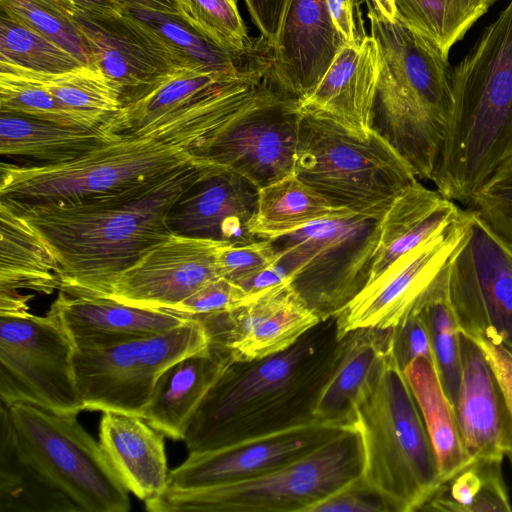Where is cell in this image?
Here are the masks:
<instances>
[{
  "instance_id": "obj_1",
  "label": "cell",
  "mask_w": 512,
  "mask_h": 512,
  "mask_svg": "<svg viewBox=\"0 0 512 512\" xmlns=\"http://www.w3.org/2000/svg\"><path fill=\"white\" fill-rule=\"evenodd\" d=\"M214 164L200 159L111 200L20 215L53 254L61 292L104 298L124 270L174 234L170 211Z\"/></svg>"
},
{
  "instance_id": "obj_2",
  "label": "cell",
  "mask_w": 512,
  "mask_h": 512,
  "mask_svg": "<svg viewBox=\"0 0 512 512\" xmlns=\"http://www.w3.org/2000/svg\"><path fill=\"white\" fill-rule=\"evenodd\" d=\"M342 347L335 315L279 353L231 360L189 422L183 440L188 452L219 449L315 420L314 410Z\"/></svg>"
},
{
  "instance_id": "obj_3",
  "label": "cell",
  "mask_w": 512,
  "mask_h": 512,
  "mask_svg": "<svg viewBox=\"0 0 512 512\" xmlns=\"http://www.w3.org/2000/svg\"><path fill=\"white\" fill-rule=\"evenodd\" d=\"M452 100L431 181L468 207L512 162V0L452 70Z\"/></svg>"
},
{
  "instance_id": "obj_4",
  "label": "cell",
  "mask_w": 512,
  "mask_h": 512,
  "mask_svg": "<svg viewBox=\"0 0 512 512\" xmlns=\"http://www.w3.org/2000/svg\"><path fill=\"white\" fill-rule=\"evenodd\" d=\"M379 52L372 128L431 180L452 112V70L434 42L400 20L369 14Z\"/></svg>"
},
{
  "instance_id": "obj_5",
  "label": "cell",
  "mask_w": 512,
  "mask_h": 512,
  "mask_svg": "<svg viewBox=\"0 0 512 512\" xmlns=\"http://www.w3.org/2000/svg\"><path fill=\"white\" fill-rule=\"evenodd\" d=\"M350 423L361 440L362 482L383 498L390 512L420 511L440 484L439 472L420 410L393 352L360 392Z\"/></svg>"
},
{
  "instance_id": "obj_6",
  "label": "cell",
  "mask_w": 512,
  "mask_h": 512,
  "mask_svg": "<svg viewBox=\"0 0 512 512\" xmlns=\"http://www.w3.org/2000/svg\"><path fill=\"white\" fill-rule=\"evenodd\" d=\"M198 158L186 146L153 136H122L58 164L0 165V203L21 214L114 199L187 167Z\"/></svg>"
},
{
  "instance_id": "obj_7",
  "label": "cell",
  "mask_w": 512,
  "mask_h": 512,
  "mask_svg": "<svg viewBox=\"0 0 512 512\" xmlns=\"http://www.w3.org/2000/svg\"><path fill=\"white\" fill-rule=\"evenodd\" d=\"M293 174L334 206L380 220L418 181L408 162L375 130L357 136L304 111Z\"/></svg>"
},
{
  "instance_id": "obj_8",
  "label": "cell",
  "mask_w": 512,
  "mask_h": 512,
  "mask_svg": "<svg viewBox=\"0 0 512 512\" xmlns=\"http://www.w3.org/2000/svg\"><path fill=\"white\" fill-rule=\"evenodd\" d=\"M363 464L357 430L350 426L306 456L268 473L194 490H167L145 504L151 512H306L358 479Z\"/></svg>"
},
{
  "instance_id": "obj_9",
  "label": "cell",
  "mask_w": 512,
  "mask_h": 512,
  "mask_svg": "<svg viewBox=\"0 0 512 512\" xmlns=\"http://www.w3.org/2000/svg\"><path fill=\"white\" fill-rule=\"evenodd\" d=\"M381 220L352 213L269 239L295 292L320 320L337 315L369 282Z\"/></svg>"
},
{
  "instance_id": "obj_10",
  "label": "cell",
  "mask_w": 512,
  "mask_h": 512,
  "mask_svg": "<svg viewBox=\"0 0 512 512\" xmlns=\"http://www.w3.org/2000/svg\"><path fill=\"white\" fill-rule=\"evenodd\" d=\"M8 408L21 448L80 512L130 510L128 489L77 415L27 403Z\"/></svg>"
},
{
  "instance_id": "obj_11",
  "label": "cell",
  "mask_w": 512,
  "mask_h": 512,
  "mask_svg": "<svg viewBox=\"0 0 512 512\" xmlns=\"http://www.w3.org/2000/svg\"><path fill=\"white\" fill-rule=\"evenodd\" d=\"M161 334L115 345L75 349L73 367L85 410L141 417L160 374L209 340L195 319Z\"/></svg>"
},
{
  "instance_id": "obj_12",
  "label": "cell",
  "mask_w": 512,
  "mask_h": 512,
  "mask_svg": "<svg viewBox=\"0 0 512 512\" xmlns=\"http://www.w3.org/2000/svg\"><path fill=\"white\" fill-rule=\"evenodd\" d=\"M302 114L299 99L279 87L270 68L250 99L192 152L261 189L293 175Z\"/></svg>"
},
{
  "instance_id": "obj_13",
  "label": "cell",
  "mask_w": 512,
  "mask_h": 512,
  "mask_svg": "<svg viewBox=\"0 0 512 512\" xmlns=\"http://www.w3.org/2000/svg\"><path fill=\"white\" fill-rule=\"evenodd\" d=\"M74 346L49 311L0 315V399L78 415L85 410L74 367Z\"/></svg>"
},
{
  "instance_id": "obj_14",
  "label": "cell",
  "mask_w": 512,
  "mask_h": 512,
  "mask_svg": "<svg viewBox=\"0 0 512 512\" xmlns=\"http://www.w3.org/2000/svg\"><path fill=\"white\" fill-rule=\"evenodd\" d=\"M72 17L89 47L92 64L119 88L122 107L182 70L207 69L125 9L106 14L73 11Z\"/></svg>"
},
{
  "instance_id": "obj_15",
  "label": "cell",
  "mask_w": 512,
  "mask_h": 512,
  "mask_svg": "<svg viewBox=\"0 0 512 512\" xmlns=\"http://www.w3.org/2000/svg\"><path fill=\"white\" fill-rule=\"evenodd\" d=\"M450 259L449 294L460 333L491 334L512 349V250L472 210Z\"/></svg>"
},
{
  "instance_id": "obj_16",
  "label": "cell",
  "mask_w": 512,
  "mask_h": 512,
  "mask_svg": "<svg viewBox=\"0 0 512 512\" xmlns=\"http://www.w3.org/2000/svg\"><path fill=\"white\" fill-rule=\"evenodd\" d=\"M470 221L465 209L450 225L407 252L370 281L337 315L340 337L366 327L395 328L463 242Z\"/></svg>"
},
{
  "instance_id": "obj_17",
  "label": "cell",
  "mask_w": 512,
  "mask_h": 512,
  "mask_svg": "<svg viewBox=\"0 0 512 512\" xmlns=\"http://www.w3.org/2000/svg\"><path fill=\"white\" fill-rule=\"evenodd\" d=\"M183 316L197 320L209 343L228 351L235 361L279 353L321 321L288 280L250 294L246 302L232 309Z\"/></svg>"
},
{
  "instance_id": "obj_18",
  "label": "cell",
  "mask_w": 512,
  "mask_h": 512,
  "mask_svg": "<svg viewBox=\"0 0 512 512\" xmlns=\"http://www.w3.org/2000/svg\"><path fill=\"white\" fill-rule=\"evenodd\" d=\"M313 420L219 449L189 453L169 472L167 490H194L256 477L316 450L346 428Z\"/></svg>"
},
{
  "instance_id": "obj_19",
  "label": "cell",
  "mask_w": 512,
  "mask_h": 512,
  "mask_svg": "<svg viewBox=\"0 0 512 512\" xmlns=\"http://www.w3.org/2000/svg\"><path fill=\"white\" fill-rule=\"evenodd\" d=\"M227 245L173 234L124 270L104 298L140 308L171 309L222 277L219 255Z\"/></svg>"
},
{
  "instance_id": "obj_20",
  "label": "cell",
  "mask_w": 512,
  "mask_h": 512,
  "mask_svg": "<svg viewBox=\"0 0 512 512\" xmlns=\"http://www.w3.org/2000/svg\"><path fill=\"white\" fill-rule=\"evenodd\" d=\"M258 198L253 182L214 164L172 208L169 225L174 234L248 244L260 240L251 232Z\"/></svg>"
},
{
  "instance_id": "obj_21",
  "label": "cell",
  "mask_w": 512,
  "mask_h": 512,
  "mask_svg": "<svg viewBox=\"0 0 512 512\" xmlns=\"http://www.w3.org/2000/svg\"><path fill=\"white\" fill-rule=\"evenodd\" d=\"M345 45L326 0H289L270 47L272 75L282 90L300 101L315 90Z\"/></svg>"
},
{
  "instance_id": "obj_22",
  "label": "cell",
  "mask_w": 512,
  "mask_h": 512,
  "mask_svg": "<svg viewBox=\"0 0 512 512\" xmlns=\"http://www.w3.org/2000/svg\"><path fill=\"white\" fill-rule=\"evenodd\" d=\"M378 78V46L369 35L360 45L346 44L339 51L315 90L300 100L301 109L366 137L373 130Z\"/></svg>"
},
{
  "instance_id": "obj_23",
  "label": "cell",
  "mask_w": 512,
  "mask_h": 512,
  "mask_svg": "<svg viewBox=\"0 0 512 512\" xmlns=\"http://www.w3.org/2000/svg\"><path fill=\"white\" fill-rule=\"evenodd\" d=\"M49 312L75 349H92L164 333L188 321L162 309L140 308L110 298L74 297L59 292Z\"/></svg>"
},
{
  "instance_id": "obj_24",
  "label": "cell",
  "mask_w": 512,
  "mask_h": 512,
  "mask_svg": "<svg viewBox=\"0 0 512 512\" xmlns=\"http://www.w3.org/2000/svg\"><path fill=\"white\" fill-rule=\"evenodd\" d=\"M462 374L454 406L467 455L500 458L507 454L509 418L497 378L478 344L461 333Z\"/></svg>"
},
{
  "instance_id": "obj_25",
  "label": "cell",
  "mask_w": 512,
  "mask_h": 512,
  "mask_svg": "<svg viewBox=\"0 0 512 512\" xmlns=\"http://www.w3.org/2000/svg\"><path fill=\"white\" fill-rule=\"evenodd\" d=\"M164 436L141 417L102 412L99 442L128 491L145 504L168 489Z\"/></svg>"
},
{
  "instance_id": "obj_26",
  "label": "cell",
  "mask_w": 512,
  "mask_h": 512,
  "mask_svg": "<svg viewBox=\"0 0 512 512\" xmlns=\"http://www.w3.org/2000/svg\"><path fill=\"white\" fill-rule=\"evenodd\" d=\"M233 360L209 343L169 365L158 377L142 418L173 440H184L189 422L216 379Z\"/></svg>"
},
{
  "instance_id": "obj_27",
  "label": "cell",
  "mask_w": 512,
  "mask_h": 512,
  "mask_svg": "<svg viewBox=\"0 0 512 512\" xmlns=\"http://www.w3.org/2000/svg\"><path fill=\"white\" fill-rule=\"evenodd\" d=\"M342 338L340 360L321 392L314 419L348 426L360 392L393 350L394 328H358Z\"/></svg>"
},
{
  "instance_id": "obj_28",
  "label": "cell",
  "mask_w": 512,
  "mask_h": 512,
  "mask_svg": "<svg viewBox=\"0 0 512 512\" xmlns=\"http://www.w3.org/2000/svg\"><path fill=\"white\" fill-rule=\"evenodd\" d=\"M462 211L437 189H428L419 181L412 184L381 220L369 282L398 258L454 222Z\"/></svg>"
},
{
  "instance_id": "obj_29",
  "label": "cell",
  "mask_w": 512,
  "mask_h": 512,
  "mask_svg": "<svg viewBox=\"0 0 512 512\" xmlns=\"http://www.w3.org/2000/svg\"><path fill=\"white\" fill-rule=\"evenodd\" d=\"M106 125L77 127L1 113L0 152L38 165L71 161L122 137Z\"/></svg>"
},
{
  "instance_id": "obj_30",
  "label": "cell",
  "mask_w": 512,
  "mask_h": 512,
  "mask_svg": "<svg viewBox=\"0 0 512 512\" xmlns=\"http://www.w3.org/2000/svg\"><path fill=\"white\" fill-rule=\"evenodd\" d=\"M0 512H80L17 441L9 408L0 407Z\"/></svg>"
},
{
  "instance_id": "obj_31",
  "label": "cell",
  "mask_w": 512,
  "mask_h": 512,
  "mask_svg": "<svg viewBox=\"0 0 512 512\" xmlns=\"http://www.w3.org/2000/svg\"><path fill=\"white\" fill-rule=\"evenodd\" d=\"M57 262L23 216L0 203V290L49 295L60 289Z\"/></svg>"
},
{
  "instance_id": "obj_32",
  "label": "cell",
  "mask_w": 512,
  "mask_h": 512,
  "mask_svg": "<svg viewBox=\"0 0 512 512\" xmlns=\"http://www.w3.org/2000/svg\"><path fill=\"white\" fill-rule=\"evenodd\" d=\"M403 372L433 446L441 483L472 460L464 448L454 406L445 394L434 361L418 357Z\"/></svg>"
},
{
  "instance_id": "obj_33",
  "label": "cell",
  "mask_w": 512,
  "mask_h": 512,
  "mask_svg": "<svg viewBox=\"0 0 512 512\" xmlns=\"http://www.w3.org/2000/svg\"><path fill=\"white\" fill-rule=\"evenodd\" d=\"M239 76L199 67L182 70L143 98L123 106L109 119L107 128L117 135L138 136L155 124L187 110L226 81Z\"/></svg>"
},
{
  "instance_id": "obj_34",
  "label": "cell",
  "mask_w": 512,
  "mask_h": 512,
  "mask_svg": "<svg viewBox=\"0 0 512 512\" xmlns=\"http://www.w3.org/2000/svg\"><path fill=\"white\" fill-rule=\"evenodd\" d=\"M352 213L334 206L293 174L259 189L251 232L259 239H273L319 220Z\"/></svg>"
},
{
  "instance_id": "obj_35",
  "label": "cell",
  "mask_w": 512,
  "mask_h": 512,
  "mask_svg": "<svg viewBox=\"0 0 512 512\" xmlns=\"http://www.w3.org/2000/svg\"><path fill=\"white\" fill-rule=\"evenodd\" d=\"M449 264L450 260L421 293L412 310L420 314L426 325L442 387L455 406L462 374L461 333L450 300Z\"/></svg>"
},
{
  "instance_id": "obj_36",
  "label": "cell",
  "mask_w": 512,
  "mask_h": 512,
  "mask_svg": "<svg viewBox=\"0 0 512 512\" xmlns=\"http://www.w3.org/2000/svg\"><path fill=\"white\" fill-rule=\"evenodd\" d=\"M500 458H475L441 482L420 511H512Z\"/></svg>"
},
{
  "instance_id": "obj_37",
  "label": "cell",
  "mask_w": 512,
  "mask_h": 512,
  "mask_svg": "<svg viewBox=\"0 0 512 512\" xmlns=\"http://www.w3.org/2000/svg\"><path fill=\"white\" fill-rule=\"evenodd\" d=\"M0 113L87 128L104 126L109 121L65 106L22 68L2 62Z\"/></svg>"
},
{
  "instance_id": "obj_38",
  "label": "cell",
  "mask_w": 512,
  "mask_h": 512,
  "mask_svg": "<svg viewBox=\"0 0 512 512\" xmlns=\"http://www.w3.org/2000/svg\"><path fill=\"white\" fill-rule=\"evenodd\" d=\"M22 69L71 109L109 120L122 108L119 88L95 64L60 73Z\"/></svg>"
},
{
  "instance_id": "obj_39",
  "label": "cell",
  "mask_w": 512,
  "mask_h": 512,
  "mask_svg": "<svg viewBox=\"0 0 512 512\" xmlns=\"http://www.w3.org/2000/svg\"><path fill=\"white\" fill-rule=\"evenodd\" d=\"M0 62L27 70L60 73L83 65L74 55L0 12Z\"/></svg>"
},
{
  "instance_id": "obj_40",
  "label": "cell",
  "mask_w": 512,
  "mask_h": 512,
  "mask_svg": "<svg viewBox=\"0 0 512 512\" xmlns=\"http://www.w3.org/2000/svg\"><path fill=\"white\" fill-rule=\"evenodd\" d=\"M0 12L30 27L84 64H92L89 47L72 12L49 0H0Z\"/></svg>"
},
{
  "instance_id": "obj_41",
  "label": "cell",
  "mask_w": 512,
  "mask_h": 512,
  "mask_svg": "<svg viewBox=\"0 0 512 512\" xmlns=\"http://www.w3.org/2000/svg\"><path fill=\"white\" fill-rule=\"evenodd\" d=\"M177 6L186 23L219 47L235 52L254 47L237 0H177Z\"/></svg>"
},
{
  "instance_id": "obj_42",
  "label": "cell",
  "mask_w": 512,
  "mask_h": 512,
  "mask_svg": "<svg viewBox=\"0 0 512 512\" xmlns=\"http://www.w3.org/2000/svg\"><path fill=\"white\" fill-rule=\"evenodd\" d=\"M467 208L512 250V162L483 186Z\"/></svg>"
},
{
  "instance_id": "obj_43",
  "label": "cell",
  "mask_w": 512,
  "mask_h": 512,
  "mask_svg": "<svg viewBox=\"0 0 512 512\" xmlns=\"http://www.w3.org/2000/svg\"><path fill=\"white\" fill-rule=\"evenodd\" d=\"M277 256L269 239L248 244L227 245L219 255L222 277L238 286L275 265Z\"/></svg>"
},
{
  "instance_id": "obj_44",
  "label": "cell",
  "mask_w": 512,
  "mask_h": 512,
  "mask_svg": "<svg viewBox=\"0 0 512 512\" xmlns=\"http://www.w3.org/2000/svg\"><path fill=\"white\" fill-rule=\"evenodd\" d=\"M249 297L250 294L240 286L220 277L205 284L168 311L181 315L211 314L239 306Z\"/></svg>"
},
{
  "instance_id": "obj_45",
  "label": "cell",
  "mask_w": 512,
  "mask_h": 512,
  "mask_svg": "<svg viewBox=\"0 0 512 512\" xmlns=\"http://www.w3.org/2000/svg\"><path fill=\"white\" fill-rule=\"evenodd\" d=\"M397 19L445 50L447 0H394Z\"/></svg>"
},
{
  "instance_id": "obj_46",
  "label": "cell",
  "mask_w": 512,
  "mask_h": 512,
  "mask_svg": "<svg viewBox=\"0 0 512 512\" xmlns=\"http://www.w3.org/2000/svg\"><path fill=\"white\" fill-rule=\"evenodd\" d=\"M306 512H390L383 498L360 477L309 507Z\"/></svg>"
},
{
  "instance_id": "obj_47",
  "label": "cell",
  "mask_w": 512,
  "mask_h": 512,
  "mask_svg": "<svg viewBox=\"0 0 512 512\" xmlns=\"http://www.w3.org/2000/svg\"><path fill=\"white\" fill-rule=\"evenodd\" d=\"M392 352L402 370L418 357L434 361L426 325L417 311L411 310L404 321L394 328Z\"/></svg>"
},
{
  "instance_id": "obj_48",
  "label": "cell",
  "mask_w": 512,
  "mask_h": 512,
  "mask_svg": "<svg viewBox=\"0 0 512 512\" xmlns=\"http://www.w3.org/2000/svg\"><path fill=\"white\" fill-rule=\"evenodd\" d=\"M470 338L481 348L501 388L509 418V443L506 456L512 457V349L491 334Z\"/></svg>"
},
{
  "instance_id": "obj_49",
  "label": "cell",
  "mask_w": 512,
  "mask_h": 512,
  "mask_svg": "<svg viewBox=\"0 0 512 512\" xmlns=\"http://www.w3.org/2000/svg\"><path fill=\"white\" fill-rule=\"evenodd\" d=\"M330 17L348 45H360L368 38L361 0H326Z\"/></svg>"
},
{
  "instance_id": "obj_50",
  "label": "cell",
  "mask_w": 512,
  "mask_h": 512,
  "mask_svg": "<svg viewBox=\"0 0 512 512\" xmlns=\"http://www.w3.org/2000/svg\"><path fill=\"white\" fill-rule=\"evenodd\" d=\"M486 12L485 0H447L445 21V50L447 53Z\"/></svg>"
},
{
  "instance_id": "obj_51",
  "label": "cell",
  "mask_w": 512,
  "mask_h": 512,
  "mask_svg": "<svg viewBox=\"0 0 512 512\" xmlns=\"http://www.w3.org/2000/svg\"><path fill=\"white\" fill-rule=\"evenodd\" d=\"M250 18L261 38L272 47L277 39L287 0H244Z\"/></svg>"
},
{
  "instance_id": "obj_52",
  "label": "cell",
  "mask_w": 512,
  "mask_h": 512,
  "mask_svg": "<svg viewBox=\"0 0 512 512\" xmlns=\"http://www.w3.org/2000/svg\"><path fill=\"white\" fill-rule=\"evenodd\" d=\"M70 11H82L89 14H106L123 9L115 0H49Z\"/></svg>"
},
{
  "instance_id": "obj_53",
  "label": "cell",
  "mask_w": 512,
  "mask_h": 512,
  "mask_svg": "<svg viewBox=\"0 0 512 512\" xmlns=\"http://www.w3.org/2000/svg\"><path fill=\"white\" fill-rule=\"evenodd\" d=\"M126 10H147L179 14L177 0H115Z\"/></svg>"
},
{
  "instance_id": "obj_54",
  "label": "cell",
  "mask_w": 512,
  "mask_h": 512,
  "mask_svg": "<svg viewBox=\"0 0 512 512\" xmlns=\"http://www.w3.org/2000/svg\"><path fill=\"white\" fill-rule=\"evenodd\" d=\"M368 15L373 14L390 22L397 19V11L394 0H364Z\"/></svg>"
},
{
  "instance_id": "obj_55",
  "label": "cell",
  "mask_w": 512,
  "mask_h": 512,
  "mask_svg": "<svg viewBox=\"0 0 512 512\" xmlns=\"http://www.w3.org/2000/svg\"><path fill=\"white\" fill-rule=\"evenodd\" d=\"M496 0H485V9L488 10L489 7L495 2Z\"/></svg>"
},
{
  "instance_id": "obj_56",
  "label": "cell",
  "mask_w": 512,
  "mask_h": 512,
  "mask_svg": "<svg viewBox=\"0 0 512 512\" xmlns=\"http://www.w3.org/2000/svg\"><path fill=\"white\" fill-rule=\"evenodd\" d=\"M509 458V461H510V464H511V467H512V457H508Z\"/></svg>"
}]
</instances>
